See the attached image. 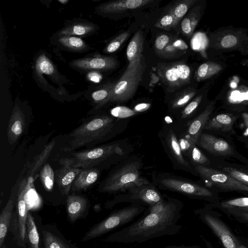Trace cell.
Wrapping results in <instances>:
<instances>
[{
    "instance_id": "cell-35",
    "label": "cell",
    "mask_w": 248,
    "mask_h": 248,
    "mask_svg": "<svg viewBox=\"0 0 248 248\" xmlns=\"http://www.w3.org/2000/svg\"><path fill=\"white\" fill-rule=\"evenodd\" d=\"M195 92L191 90H185L179 93L172 102V108H178L186 105L194 96Z\"/></svg>"
},
{
    "instance_id": "cell-24",
    "label": "cell",
    "mask_w": 248,
    "mask_h": 248,
    "mask_svg": "<svg viewBox=\"0 0 248 248\" xmlns=\"http://www.w3.org/2000/svg\"><path fill=\"white\" fill-rule=\"evenodd\" d=\"M144 38L142 31H137L129 42L126 49V57L131 62L142 54Z\"/></svg>"
},
{
    "instance_id": "cell-18",
    "label": "cell",
    "mask_w": 248,
    "mask_h": 248,
    "mask_svg": "<svg viewBox=\"0 0 248 248\" xmlns=\"http://www.w3.org/2000/svg\"><path fill=\"white\" fill-rule=\"evenodd\" d=\"M129 189L132 199L140 200L151 206L163 200L159 193L149 184Z\"/></svg>"
},
{
    "instance_id": "cell-33",
    "label": "cell",
    "mask_w": 248,
    "mask_h": 248,
    "mask_svg": "<svg viewBox=\"0 0 248 248\" xmlns=\"http://www.w3.org/2000/svg\"><path fill=\"white\" fill-rule=\"evenodd\" d=\"M35 69L39 74L51 75L55 72V68L50 61L45 55H41L37 59Z\"/></svg>"
},
{
    "instance_id": "cell-39",
    "label": "cell",
    "mask_w": 248,
    "mask_h": 248,
    "mask_svg": "<svg viewBox=\"0 0 248 248\" xmlns=\"http://www.w3.org/2000/svg\"><path fill=\"white\" fill-rule=\"evenodd\" d=\"M187 152L191 160L194 163L199 165H204L208 163L207 157L196 145L191 146Z\"/></svg>"
},
{
    "instance_id": "cell-37",
    "label": "cell",
    "mask_w": 248,
    "mask_h": 248,
    "mask_svg": "<svg viewBox=\"0 0 248 248\" xmlns=\"http://www.w3.org/2000/svg\"><path fill=\"white\" fill-rule=\"evenodd\" d=\"M178 23V21L173 16L168 12L158 20L155 26L160 29L170 30L176 27Z\"/></svg>"
},
{
    "instance_id": "cell-38",
    "label": "cell",
    "mask_w": 248,
    "mask_h": 248,
    "mask_svg": "<svg viewBox=\"0 0 248 248\" xmlns=\"http://www.w3.org/2000/svg\"><path fill=\"white\" fill-rule=\"evenodd\" d=\"M198 23V20L194 16L186 17L181 22V30L184 35L189 38L192 34Z\"/></svg>"
},
{
    "instance_id": "cell-8",
    "label": "cell",
    "mask_w": 248,
    "mask_h": 248,
    "mask_svg": "<svg viewBox=\"0 0 248 248\" xmlns=\"http://www.w3.org/2000/svg\"><path fill=\"white\" fill-rule=\"evenodd\" d=\"M29 186L26 180H22L17 192L16 209L13 214L10 226L17 239L24 242L26 239V221L28 216L27 195Z\"/></svg>"
},
{
    "instance_id": "cell-31",
    "label": "cell",
    "mask_w": 248,
    "mask_h": 248,
    "mask_svg": "<svg viewBox=\"0 0 248 248\" xmlns=\"http://www.w3.org/2000/svg\"><path fill=\"white\" fill-rule=\"evenodd\" d=\"M221 69L219 65L212 62H204L200 65L196 73L198 80L209 78L218 72Z\"/></svg>"
},
{
    "instance_id": "cell-51",
    "label": "cell",
    "mask_w": 248,
    "mask_h": 248,
    "mask_svg": "<svg viewBox=\"0 0 248 248\" xmlns=\"http://www.w3.org/2000/svg\"><path fill=\"white\" fill-rule=\"evenodd\" d=\"M186 248V247H169V248Z\"/></svg>"
},
{
    "instance_id": "cell-12",
    "label": "cell",
    "mask_w": 248,
    "mask_h": 248,
    "mask_svg": "<svg viewBox=\"0 0 248 248\" xmlns=\"http://www.w3.org/2000/svg\"><path fill=\"white\" fill-rule=\"evenodd\" d=\"M70 65L82 70H108L117 67L118 62L112 57L95 56L75 60Z\"/></svg>"
},
{
    "instance_id": "cell-46",
    "label": "cell",
    "mask_w": 248,
    "mask_h": 248,
    "mask_svg": "<svg viewBox=\"0 0 248 248\" xmlns=\"http://www.w3.org/2000/svg\"><path fill=\"white\" fill-rule=\"evenodd\" d=\"M93 73V75H91L90 79L91 80L94 82H98L101 78L100 76L94 74Z\"/></svg>"
},
{
    "instance_id": "cell-5",
    "label": "cell",
    "mask_w": 248,
    "mask_h": 248,
    "mask_svg": "<svg viewBox=\"0 0 248 248\" xmlns=\"http://www.w3.org/2000/svg\"><path fill=\"white\" fill-rule=\"evenodd\" d=\"M123 149L118 143H111L72 153L59 160L60 164L81 169L92 168L110 156L122 155Z\"/></svg>"
},
{
    "instance_id": "cell-49",
    "label": "cell",
    "mask_w": 248,
    "mask_h": 248,
    "mask_svg": "<svg viewBox=\"0 0 248 248\" xmlns=\"http://www.w3.org/2000/svg\"><path fill=\"white\" fill-rule=\"evenodd\" d=\"M59 1L62 4H65L68 2V0H59Z\"/></svg>"
},
{
    "instance_id": "cell-3",
    "label": "cell",
    "mask_w": 248,
    "mask_h": 248,
    "mask_svg": "<svg viewBox=\"0 0 248 248\" xmlns=\"http://www.w3.org/2000/svg\"><path fill=\"white\" fill-rule=\"evenodd\" d=\"M146 68L142 54L129 62L124 72L113 87L111 101H126L134 95L141 82Z\"/></svg>"
},
{
    "instance_id": "cell-4",
    "label": "cell",
    "mask_w": 248,
    "mask_h": 248,
    "mask_svg": "<svg viewBox=\"0 0 248 248\" xmlns=\"http://www.w3.org/2000/svg\"><path fill=\"white\" fill-rule=\"evenodd\" d=\"M140 164L138 161L127 162L111 173L101 185L104 192H115L143 185L150 182L140 175Z\"/></svg>"
},
{
    "instance_id": "cell-43",
    "label": "cell",
    "mask_w": 248,
    "mask_h": 248,
    "mask_svg": "<svg viewBox=\"0 0 248 248\" xmlns=\"http://www.w3.org/2000/svg\"><path fill=\"white\" fill-rule=\"evenodd\" d=\"M170 37L166 34L158 36L155 41V47L158 51L163 50L170 43Z\"/></svg>"
},
{
    "instance_id": "cell-48",
    "label": "cell",
    "mask_w": 248,
    "mask_h": 248,
    "mask_svg": "<svg viewBox=\"0 0 248 248\" xmlns=\"http://www.w3.org/2000/svg\"><path fill=\"white\" fill-rule=\"evenodd\" d=\"M242 100H248V91L245 93H242Z\"/></svg>"
},
{
    "instance_id": "cell-15",
    "label": "cell",
    "mask_w": 248,
    "mask_h": 248,
    "mask_svg": "<svg viewBox=\"0 0 248 248\" xmlns=\"http://www.w3.org/2000/svg\"><path fill=\"white\" fill-rule=\"evenodd\" d=\"M82 169L62 165L57 170L56 180L59 189L62 195H68L72 185Z\"/></svg>"
},
{
    "instance_id": "cell-50",
    "label": "cell",
    "mask_w": 248,
    "mask_h": 248,
    "mask_svg": "<svg viewBox=\"0 0 248 248\" xmlns=\"http://www.w3.org/2000/svg\"><path fill=\"white\" fill-rule=\"evenodd\" d=\"M240 209L242 211H246V212H248V207L243 208H241Z\"/></svg>"
},
{
    "instance_id": "cell-45",
    "label": "cell",
    "mask_w": 248,
    "mask_h": 248,
    "mask_svg": "<svg viewBox=\"0 0 248 248\" xmlns=\"http://www.w3.org/2000/svg\"><path fill=\"white\" fill-rule=\"evenodd\" d=\"M236 190L245 191L248 192V186H246L239 182Z\"/></svg>"
},
{
    "instance_id": "cell-23",
    "label": "cell",
    "mask_w": 248,
    "mask_h": 248,
    "mask_svg": "<svg viewBox=\"0 0 248 248\" xmlns=\"http://www.w3.org/2000/svg\"><path fill=\"white\" fill-rule=\"evenodd\" d=\"M15 203V198L13 195L11 194L0 215V248H2L10 226Z\"/></svg>"
},
{
    "instance_id": "cell-20",
    "label": "cell",
    "mask_w": 248,
    "mask_h": 248,
    "mask_svg": "<svg viewBox=\"0 0 248 248\" xmlns=\"http://www.w3.org/2000/svg\"><path fill=\"white\" fill-rule=\"evenodd\" d=\"M99 175V171L96 169L91 168L82 169L72 185V191L86 189L97 181Z\"/></svg>"
},
{
    "instance_id": "cell-47",
    "label": "cell",
    "mask_w": 248,
    "mask_h": 248,
    "mask_svg": "<svg viewBox=\"0 0 248 248\" xmlns=\"http://www.w3.org/2000/svg\"><path fill=\"white\" fill-rule=\"evenodd\" d=\"M242 211V210H241ZM240 216L245 220L248 221V212L242 211L239 213Z\"/></svg>"
},
{
    "instance_id": "cell-42",
    "label": "cell",
    "mask_w": 248,
    "mask_h": 248,
    "mask_svg": "<svg viewBox=\"0 0 248 248\" xmlns=\"http://www.w3.org/2000/svg\"><path fill=\"white\" fill-rule=\"evenodd\" d=\"M202 98V96L200 95L191 101L182 111V118L185 119L191 115L198 107Z\"/></svg>"
},
{
    "instance_id": "cell-40",
    "label": "cell",
    "mask_w": 248,
    "mask_h": 248,
    "mask_svg": "<svg viewBox=\"0 0 248 248\" xmlns=\"http://www.w3.org/2000/svg\"><path fill=\"white\" fill-rule=\"evenodd\" d=\"M224 172L240 183L248 186V174L232 167L223 169Z\"/></svg>"
},
{
    "instance_id": "cell-36",
    "label": "cell",
    "mask_w": 248,
    "mask_h": 248,
    "mask_svg": "<svg viewBox=\"0 0 248 248\" xmlns=\"http://www.w3.org/2000/svg\"><path fill=\"white\" fill-rule=\"evenodd\" d=\"M129 35L128 31H124L111 41L104 49V52L111 53L117 51Z\"/></svg>"
},
{
    "instance_id": "cell-30",
    "label": "cell",
    "mask_w": 248,
    "mask_h": 248,
    "mask_svg": "<svg viewBox=\"0 0 248 248\" xmlns=\"http://www.w3.org/2000/svg\"><path fill=\"white\" fill-rule=\"evenodd\" d=\"M196 2L195 0H183L175 2L169 9L171 14L179 23L190 7Z\"/></svg>"
},
{
    "instance_id": "cell-9",
    "label": "cell",
    "mask_w": 248,
    "mask_h": 248,
    "mask_svg": "<svg viewBox=\"0 0 248 248\" xmlns=\"http://www.w3.org/2000/svg\"><path fill=\"white\" fill-rule=\"evenodd\" d=\"M195 169L202 178L212 186L233 190H235L237 186L238 181L224 172L201 165L196 166Z\"/></svg>"
},
{
    "instance_id": "cell-52",
    "label": "cell",
    "mask_w": 248,
    "mask_h": 248,
    "mask_svg": "<svg viewBox=\"0 0 248 248\" xmlns=\"http://www.w3.org/2000/svg\"><path fill=\"white\" fill-rule=\"evenodd\" d=\"M246 173L248 174V170H246Z\"/></svg>"
},
{
    "instance_id": "cell-28",
    "label": "cell",
    "mask_w": 248,
    "mask_h": 248,
    "mask_svg": "<svg viewBox=\"0 0 248 248\" xmlns=\"http://www.w3.org/2000/svg\"><path fill=\"white\" fill-rule=\"evenodd\" d=\"M26 239L30 248H39V235L33 217L28 212L26 221Z\"/></svg>"
},
{
    "instance_id": "cell-25",
    "label": "cell",
    "mask_w": 248,
    "mask_h": 248,
    "mask_svg": "<svg viewBox=\"0 0 248 248\" xmlns=\"http://www.w3.org/2000/svg\"><path fill=\"white\" fill-rule=\"evenodd\" d=\"M55 140L51 141L44 148L42 152L35 158L34 161L31 164L28 173V176L30 178H31L34 176L39 169L41 168L46 161L55 146Z\"/></svg>"
},
{
    "instance_id": "cell-29",
    "label": "cell",
    "mask_w": 248,
    "mask_h": 248,
    "mask_svg": "<svg viewBox=\"0 0 248 248\" xmlns=\"http://www.w3.org/2000/svg\"><path fill=\"white\" fill-rule=\"evenodd\" d=\"M59 43L66 48L76 51L84 50L87 45L81 38L74 36H61L58 38Z\"/></svg>"
},
{
    "instance_id": "cell-13",
    "label": "cell",
    "mask_w": 248,
    "mask_h": 248,
    "mask_svg": "<svg viewBox=\"0 0 248 248\" xmlns=\"http://www.w3.org/2000/svg\"><path fill=\"white\" fill-rule=\"evenodd\" d=\"M197 144L216 155L226 156L232 154V148L228 142L210 134L202 133Z\"/></svg>"
},
{
    "instance_id": "cell-7",
    "label": "cell",
    "mask_w": 248,
    "mask_h": 248,
    "mask_svg": "<svg viewBox=\"0 0 248 248\" xmlns=\"http://www.w3.org/2000/svg\"><path fill=\"white\" fill-rule=\"evenodd\" d=\"M157 73L169 92H173L189 83L191 75L189 67L182 62L159 63Z\"/></svg>"
},
{
    "instance_id": "cell-17",
    "label": "cell",
    "mask_w": 248,
    "mask_h": 248,
    "mask_svg": "<svg viewBox=\"0 0 248 248\" xmlns=\"http://www.w3.org/2000/svg\"><path fill=\"white\" fill-rule=\"evenodd\" d=\"M213 107L209 105L205 110L195 118L189 125L187 130L186 138L193 144H197L202 131L209 121Z\"/></svg>"
},
{
    "instance_id": "cell-14",
    "label": "cell",
    "mask_w": 248,
    "mask_h": 248,
    "mask_svg": "<svg viewBox=\"0 0 248 248\" xmlns=\"http://www.w3.org/2000/svg\"><path fill=\"white\" fill-rule=\"evenodd\" d=\"M151 2V0H117L102 3L97 9L105 14H119L142 7Z\"/></svg>"
},
{
    "instance_id": "cell-6",
    "label": "cell",
    "mask_w": 248,
    "mask_h": 248,
    "mask_svg": "<svg viewBox=\"0 0 248 248\" xmlns=\"http://www.w3.org/2000/svg\"><path fill=\"white\" fill-rule=\"evenodd\" d=\"M140 205L133 204L117 210L92 228L82 239L86 241L99 237L132 220L144 210Z\"/></svg>"
},
{
    "instance_id": "cell-44",
    "label": "cell",
    "mask_w": 248,
    "mask_h": 248,
    "mask_svg": "<svg viewBox=\"0 0 248 248\" xmlns=\"http://www.w3.org/2000/svg\"><path fill=\"white\" fill-rule=\"evenodd\" d=\"M237 42L236 37L233 35H227L224 36L220 42L221 46L224 48H230L234 46Z\"/></svg>"
},
{
    "instance_id": "cell-16",
    "label": "cell",
    "mask_w": 248,
    "mask_h": 248,
    "mask_svg": "<svg viewBox=\"0 0 248 248\" xmlns=\"http://www.w3.org/2000/svg\"><path fill=\"white\" fill-rule=\"evenodd\" d=\"M25 126V116L21 110L16 106L14 108L7 128L9 143L14 144L22 135Z\"/></svg>"
},
{
    "instance_id": "cell-27",
    "label": "cell",
    "mask_w": 248,
    "mask_h": 248,
    "mask_svg": "<svg viewBox=\"0 0 248 248\" xmlns=\"http://www.w3.org/2000/svg\"><path fill=\"white\" fill-rule=\"evenodd\" d=\"M114 84L112 83L107 84L93 92L92 97L97 107L102 106L111 101Z\"/></svg>"
},
{
    "instance_id": "cell-32",
    "label": "cell",
    "mask_w": 248,
    "mask_h": 248,
    "mask_svg": "<svg viewBox=\"0 0 248 248\" xmlns=\"http://www.w3.org/2000/svg\"><path fill=\"white\" fill-rule=\"evenodd\" d=\"M40 178L42 183L47 191H50L53 187L54 182V172L48 163H46L40 171Z\"/></svg>"
},
{
    "instance_id": "cell-34",
    "label": "cell",
    "mask_w": 248,
    "mask_h": 248,
    "mask_svg": "<svg viewBox=\"0 0 248 248\" xmlns=\"http://www.w3.org/2000/svg\"><path fill=\"white\" fill-rule=\"evenodd\" d=\"M45 248H69L60 238L47 231H43Z\"/></svg>"
},
{
    "instance_id": "cell-2",
    "label": "cell",
    "mask_w": 248,
    "mask_h": 248,
    "mask_svg": "<svg viewBox=\"0 0 248 248\" xmlns=\"http://www.w3.org/2000/svg\"><path fill=\"white\" fill-rule=\"evenodd\" d=\"M115 124L114 118L108 115L97 116L90 119L69 134L63 150L72 152L102 142L111 133Z\"/></svg>"
},
{
    "instance_id": "cell-21",
    "label": "cell",
    "mask_w": 248,
    "mask_h": 248,
    "mask_svg": "<svg viewBox=\"0 0 248 248\" xmlns=\"http://www.w3.org/2000/svg\"><path fill=\"white\" fill-rule=\"evenodd\" d=\"M236 119L235 116L230 114H218L209 120L203 129L228 132L232 129Z\"/></svg>"
},
{
    "instance_id": "cell-22",
    "label": "cell",
    "mask_w": 248,
    "mask_h": 248,
    "mask_svg": "<svg viewBox=\"0 0 248 248\" xmlns=\"http://www.w3.org/2000/svg\"><path fill=\"white\" fill-rule=\"evenodd\" d=\"M95 29L96 26L91 22H74L61 30L59 35L84 36L93 32Z\"/></svg>"
},
{
    "instance_id": "cell-11",
    "label": "cell",
    "mask_w": 248,
    "mask_h": 248,
    "mask_svg": "<svg viewBox=\"0 0 248 248\" xmlns=\"http://www.w3.org/2000/svg\"><path fill=\"white\" fill-rule=\"evenodd\" d=\"M204 219L225 248H247L237 240L221 220L209 214L204 215Z\"/></svg>"
},
{
    "instance_id": "cell-1",
    "label": "cell",
    "mask_w": 248,
    "mask_h": 248,
    "mask_svg": "<svg viewBox=\"0 0 248 248\" xmlns=\"http://www.w3.org/2000/svg\"><path fill=\"white\" fill-rule=\"evenodd\" d=\"M180 205L173 201H162L151 206L150 213L130 226L107 238L123 243H142L162 235L172 234L180 229Z\"/></svg>"
},
{
    "instance_id": "cell-10",
    "label": "cell",
    "mask_w": 248,
    "mask_h": 248,
    "mask_svg": "<svg viewBox=\"0 0 248 248\" xmlns=\"http://www.w3.org/2000/svg\"><path fill=\"white\" fill-rule=\"evenodd\" d=\"M164 187L191 196L211 197L213 194L207 188L198 185L174 178H166L160 180Z\"/></svg>"
},
{
    "instance_id": "cell-41",
    "label": "cell",
    "mask_w": 248,
    "mask_h": 248,
    "mask_svg": "<svg viewBox=\"0 0 248 248\" xmlns=\"http://www.w3.org/2000/svg\"><path fill=\"white\" fill-rule=\"evenodd\" d=\"M221 206L226 208L237 207L239 209L248 207V198H239L224 201L221 203Z\"/></svg>"
},
{
    "instance_id": "cell-19",
    "label": "cell",
    "mask_w": 248,
    "mask_h": 248,
    "mask_svg": "<svg viewBox=\"0 0 248 248\" xmlns=\"http://www.w3.org/2000/svg\"><path fill=\"white\" fill-rule=\"evenodd\" d=\"M87 206V201L83 197L72 194L67 197L66 208L69 220L74 222L79 218Z\"/></svg>"
},
{
    "instance_id": "cell-26",
    "label": "cell",
    "mask_w": 248,
    "mask_h": 248,
    "mask_svg": "<svg viewBox=\"0 0 248 248\" xmlns=\"http://www.w3.org/2000/svg\"><path fill=\"white\" fill-rule=\"evenodd\" d=\"M167 140L170 150L177 162L183 166H188V163L183 156L179 142L172 131L170 130L169 132Z\"/></svg>"
}]
</instances>
